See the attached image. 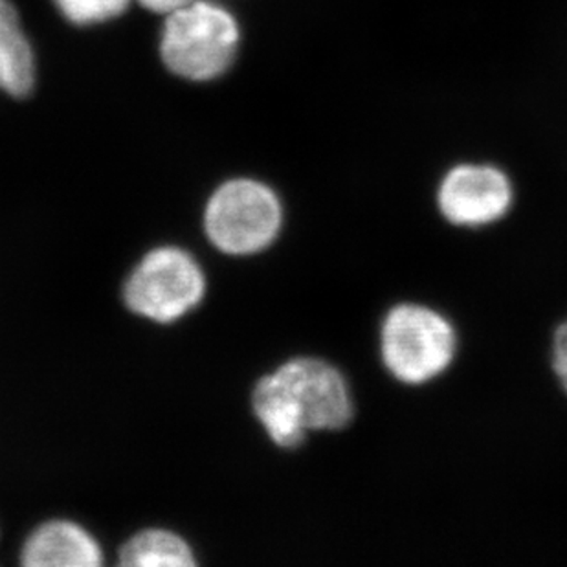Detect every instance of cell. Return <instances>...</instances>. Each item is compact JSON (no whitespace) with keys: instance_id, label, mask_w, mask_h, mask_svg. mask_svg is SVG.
<instances>
[{"instance_id":"cell-6","label":"cell","mask_w":567,"mask_h":567,"mask_svg":"<svg viewBox=\"0 0 567 567\" xmlns=\"http://www.w3.org/2000/svg\"><path fill=\"white\" fill-rule=\"evenodd\" d=\"M513 184L491 164H460L446 172L437 192L444 217L460 226H482L498 220L513 204Z\"/></svg>"},{"instance_id":"cell-4","label":"cell","mask_w":567,"mask_h":567,"mask_svg":"<svg viewBox=\"0 0 567 567\" xmlns=\"http://www.w3.org/2000/svg\"><path fill=\"white\" fill-rule=\"evenodd\" d=\"M204 276L197 261L181 248H156L134 268L125 284V303L150 320L175 321L204 296Z\"/></svg>"},{"instance_id":"cell-9","label":"cell","mask_w":567,"mask_h":567,"mask_svg":"<svg viewBox=\"0 0 567 567\" xmlns=\"http://www.w3.org/2000/svg\"><path fill=\"white\" fill-rule=\"evenodd\" d=\"M254 412L267 429L274 443L281 449H298L306 441L307 430L285 395L278 377H262L252 396Z\"/></svg>"},{"instance_id":"cell-13","label":"cell","mask_w":567,"mask_h":567,"mask_svg":"<svg viewBox=\"0 0 567 567\" xmlns=\"http://www.w3.org/2000/svg\"><path fill=\"white\" fill-rule=\"evenodd\" d=\"M136 2L151 13L166 17L184 6L192 4L193 0H136Z\"/></svg>"},{"instance_id":"cell-10","label":"cell","mask_w":567,"mask_h":567,"mask_svg":"<svg viewBox=\"0 0 567 567\" xmlns=\"http://www.w3.org/2000/svg\"><path fill=\"white\" fill-rule=\"evenodd\" d=\"M120 563L128 567L195 566L192 549L181 536L167 530L140 533L125 544Z\"/></svg>"},{"instance_id":"cell-2","label":"cell","mask_w":567,"mask_h":567,"mask_svg":"<svg viewBox=\"0 0 567 567\" xmlns=\"http://www.w3.org/2000/svg\"><path fill=\"white\" fill-rule=\"evenodd\" d=\"M284 209L267 184L236 178L223 184L206 206V231L226 254H254L278 236Z\"/></svg>"},{"instance_id":"cell-5","label":"cell","mask_w":567,"mask_h":567,"mask_svg":"<svg viewBox=\"0 0 567 567\" xmlns=\"http://www.w3.org/2000/svg\"><path fill=\"white\" fill-rule=\"evenodd\" d=\"M274 375L278 377L285 395L306 430L343 429L353 417L348 384L327 362L290 360Z\"/></svg>"},{"instance_id":"cell-8","label":"cell","mask_w":567,"mask_h":567,"mask_svg":"<svg viewBox=\"0 0 567 567\" xmlns=\"http://www.w3.org/2000/svg\"><path fill=\"white\" fill-rule=\"evenodd\" d=\"M38 85V58L11 0H0V92L27 97Z\"/></svg>"},{"instance_id":"cell-3","label":"cell","mask_w":567,"mask_h":567,"mask_svg":"<svg viewBox=\"0 0 567 567\" xmlns=\"http://www.w3.org/2000/svg\"><path fill=\"white\" fill-rule=\"evenodd\" d=\"M455 332L437 312L399 306L382 327V357L391 375L421 384L443 373L454 359Z\"/></svg>"},{"instance_id":"cell-1","label":"cell","mask_w":567,"mask_h":567,"mask_svg":"<svg viewBox=\"0 0 567 567\" xmlns=\"http://www.w3.org/2000/svg\"><path fill=\"white\" fill-rule=\"evenodd\" d=\"M241 41V24L228 6L219 0H193L166 16L158 50L173 75L209 83L234 66Z\"/></svg>"},{"instance_id":"cell-12","label":"cell","mask_w":567,"mask_h":567,"mask_svg":"<svg viewBox=\"0 0 567 567\" xmlns=\"http://www.w3.org/2000/svg\"><path fill=\"white\" fill-rule=\"evenodd\" d=\"M553 351H555L553 365H555L558 379L567 391V321L564 326H560L557 334H555V349Z\"/></svg>"},{"instance_id":"cell-11","label":"cell","mask_w":567,"mask_h":567,"mask_svg":"<svg viewBox=\"0 0 567 567\" xmlns=\"http://www.w3.org/2000/svg\"><path fill=\"white\" fill-rule=\"evenodd\" d=\"M64 21L78 28L100 27L124 16L131 0H52Z\"/></svg>"},{"instance_id":"cell-7","label":"cell","mask_w":567,"mask_h":567,"mask_svg":"<svg viewBox=\"0 0 567 567\" xmlns=\"http://www.w3.org/2000/svg\"><path fill=\"white\" fill-rule=\"evenodd\" d=\"M28 567H96L102 549L85 529L70 522L41 525L22 547Z\"/></svg>"}]
</instances>
